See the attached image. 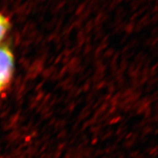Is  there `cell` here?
Wrapping results in <instances>:
<instances>
[{
  "instance_id": "cell-1",
  "label": "cell",
  "mask_w": 158,
  "mask_h": 158,
  "mask_svg": "<svg viewBox=\"0 0 158 158\" xmlns=\"http://www.w3.org/2000/svg\"><path fill=\"white\" fill-rule=\"evenodd\" d=\"M13 70V55L8 48L0 46V92L8 84Z\"/></svg>"
},
{
  "instance_id": "cell-2",
  "label": "cell",
  "mask_w": 158,
  "mask_h": 158,
  "mask_svg": "<svg viewBox=\"0 0 158 158\" xmlns=\"http://www.w3.org/2000/svg\"><path fill=\"white\" fill-rule=\"evenodd\" d=\"M9 27V23L6 18L0 13V42L5 37Z\"/></svg>"
}]
</instances>
